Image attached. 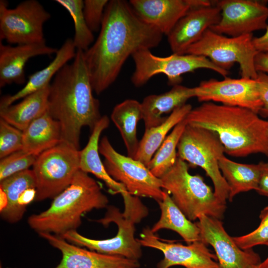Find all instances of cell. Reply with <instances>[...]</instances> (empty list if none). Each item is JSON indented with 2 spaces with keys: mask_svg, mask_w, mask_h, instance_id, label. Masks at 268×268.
I'll return each instance as SVG.
<instances>
[{
  "mask_svg": "<svg viewBox=\"0 0 268 268\" xmlns=\"http://www.w3.org/2000/svg\"><path fill=\"white\" fill-rule=\"evenodd\" d=\"M267 136L268 139V125L267 128Z\"/></svg>",
  "mask_w": 268,
  "mask_h": 268,
  "instance_id": "42",
  "label": "cell"
},
{
  "mask_svg": "<svg viewBox=\"0 0 268 268\" xmlns=\"http://www.w3.org/2000/svg\"><path fill=\"white\" fill-rule=\"evenodd\" d=\"M22 132V149L36 156L61 142V124L51 116L48 111L33 121Z\"/></svg>",
  "mask_w": 268,
  "mask_h": 268,
  "instance_id": "24",
  "label": "cell"
},
{
  "mask_svg": "<svg viewBox=\"0 0 268 268\" xmlns=\"http://www.w3.org/2000/svg\"><path fill=\"white\" fill-rule=\"evenodd\" d=\"M192 97H195V87L180 84L164 93L145 97L141 103L145 131L161 125L167 118L164 114H170Z\"/></svg>",
  "mask_w": 268,
  "mask_h": 268,
  "instance_id": "21",
  "label": "cell"
},
{
  "mask_svg": "<svg viewBox=\"0 0 268 268\" xmlns=\"http://www.w3.org/2000/svg\"><path fill=\"white\" fill-rule=\"evenodd\" d=\"M109 1L108 0H83V14L86 23L92 32L100 31Z\"/></svg>",
  "mask_w": 268,
  "mask_h": 268,
  "instance_id": "36",
  "label": "cell"
},
{
  "mask_svg": "<svg viewBox=\"0 0 268 268\" xmlns=\"http://www.w3.org/2000/svg\"><path fill=\"white\" fill-rule=\"evenodd\" d=\"M76 52L72 39H67L58 50L54 60L46 67L29 76L25 86L17 92L1 98L0 108L13 104L16 101L23 99L50 84L52 78L61 68L74 58Z\"/></svg>",
  "mask_w": 268,
  "mask_h": 268,
  "instance_id": "22",
  "label": "cell"
},
{
  "mask_svg": "<svg viewBox=\"0 0 268 268\" xmlns=\"http://www.w3.org/2000/svg\"><path fill=\"white\" fill-rule=\"evenodd\" d=\"M259 217L260 223L256 229L246 235L233 237L241 249H252L260 245L268 246V206L261 210Z\"/></svg>",
  "mask_w": 268,
  "mask_h": 268,
  "instance_id": "34",
  "label": "cell"
},
{
  "mask_svg": "<svg viewBox=\"0 0 268 268\" xmlns=\"http://www.w3.org/2000/svg\"><path fill=\"white\" fill-rule=\"evenodd\" d=\"M36 188L32 170H24L1 181L0 190L5 193L7 199L6 206L0 211L2 218L9 223L19 221L25 212L19 205V200L25 190Z\"/></svg>",
  "mask_w": 268,
  "mask_h": 268,
  "instance_id": "30",
  "label": "cell"
},
{
  "mask_svg": "<svg viewBox=\"0 0 268 268\" xmlns=\"http://www.w3.org/2000/svg\"><path fill=\"white\" fill-rule=\"evenodd\" d=\"M0 268H2L1 267V266H0Z\"/></svg>",
  "mask_w": 268,
  "mask_h": 268,
  "instance_id": "43",
  "label": "cell"
},
{
  "mask_svg": "<svg viewBox=\"0 0 268 268\" xmlns=\"http://www.w3.org/2000/svg\"><path fill=\"white\" fill-rule=\"evenodd\" d=\"M38 156L28 153L22 149L1 159L0 181L33 166Z\"/></svg>",
  "mask_w": 268,
  "mask_h": 268,
  "instance_id": "33",
  "label": "cell"
},
{
  "mask_svg": "<svg viewBox=\"0 0 268 268\" xmlns=\"http://www.w3.org/2000/svg\"><path fill=\"white\" fill-rule=\"evenodd\" d=\"M40 236L61 253L62 259L54 268H139L138 260L102 254L72 244L49 233Z\"/></svg>",
  "mask_w": 268,
  "mask_h": 268,
  "instance_id": "17",
  "label": "cell"
},
{
  "mask_svg": "<svg viewBox=\"0 0 268 268\" xmlns=\"http://www.w3.org/2000/svg\"><path fill=\"white\" fill-rule=\"evenodd\" d=\"M137 241L141 246L162 252L164 257L157 265V268H169L181 266L185 268H219L217 257L202 241L188 245L163 241L153 233L151 228H144Z\"/></svg>",
  "mask_w": 268,
  "mask_h": 268,
  "instance_id": "16",
  "label": "cell"
},
{
  "mask_svg": "<svg viewBox=\"0 0 268 268\" xmlns=\"http://www.w3.org/2000/svg\"><path fill=\"white\" fill-rule=\"evenodd\" d=\"M195 97L200 102H217L222 104L250 109L259 114L262 102L256 79L225 77L210 79L195 87Z\"/></svg>",
  "mask_w": 268,
  "mask_h": 268,
  "instance_id": "15",
  "label": "cell"
},
{
  "mask_svg": "<svg viewBox=\"0 0 268 268\" xmlns=\"http://www.w3.org/2000/svg\"><path fill=\"white\" fill-rule=\"evenodd\" d=\"M207 0H131L129 3L144 23L168 35L177 22L191 8L209 5Z\"/></svg>",
  "mask_w": 268,
  "mask_h": 268,
  "instance_id": "18",
  "label": "cell"
},
{
  "mask_svg": "<svg viewBox=\"0 0 268 268\" xmlns=\"http://www.w3.org/2000/svg\"><path fill=\"white\" fill-rule=\"evenodd\" d=\"M256 79L262 102L258 115L263 118H268V74L259 72Z\"/></svg>",
  "mask_w": 268,
  "mask_h": 268,
  "instance_id": "37",
  "label": "cell"
},
{
  "mask_svg": "<svg viewBox=\"0 0 268 268\" xmlns=\"http://www.w3.org/2000/svg\"><path fill=\"white\" fill-rule=\"evenodd\" d=\"M50 13L36 0H26L13 8L0 1V39L9 44L21 45L45 41L43 26Z\"/></svg>",
  "mask_w": 268,
  "mask_h": 268,
  "instance_id": "12",
  "label": "cell"
},
{
  "mask_svg": "<svg viewBox=\"0 0 268 268\" xmlns=\"http://www.w3.org/2000/svg\"><path fill=\"white\" fill-rule=\"evenodd\" d=\"M111 119L119 130L127 149L128 156L134 158L139 142L136 128L142 120L141 104L134 99H127L113 109Z\"/></svg>",
  "mask_w": 268,
  "mask_h": 268,
  "instance_id": "27",
  "label": "cell"
},
{
  "mask_svg": "<svg viewBox=\"0 0 268 268\" xmlns=\"http://www.w3.org/2000/svg\"><path fill=\"white\" fill-rule=\"evenodd\" d=\"M258 268H268V257L265 261L261 262Z\"/></svg>",
  "mask_w": 268,
  "mask_h": 268,
  "instance_id": "41",
  "label": "cell"
},
{
  "mask_svg": "<svg viewBox=\"0 0 268 268\" xmlns=\"http://www.w3.org/2000/svg\"><path fill=\"white\" fill-rule=\"evenodd\" d=\"M132 57L135 69L131 81L136 87L143 86L153 76L159 74L165 75L168 84L173 86L182 82V75L198 69H210L224 77L229 73L208 58L199 55L173 53L170 56L161 57L153 55L150 50L145 49L135 52Z\"/></svg>",
  "mask_w": 268,
  "mask_h": 268,
  "instance_id": "10",
  "label": "cell"
},
{
  "mask_svg": "<svg viewBox=\"0 0 268 268\" xmlns=\"http://www.w3.org/2000/svg\"><path fill=\"white\" fill-rule=\"evenodd\" d=\"M99 151L104 158L103 164L108 174L130 194L151 198L157 202L162 200L165 191L160 178L143 163L117 152L106 136L99 142Z\"/></svg>",
  "mask_w": 268,
  "mask_h": 268,
  "instance_id": "11",
  "label": "cell"
},
{
  "mask_svg": "<svg viewBox=\"0 0 268 268\" xmlns=\"http://www.w3.org/2000/svg\"><path fill=\"white\" fill-rule=\"evenodd\" d=\"M109 118L104 115L95 125L87 144L80 150L79 169L88 174H92L102 180L114 193L122 195L128 192L123 185L114 180L108 174L99 156L100 136L102 132L109 127Z\"/></svg>",
  "mask_w": 268,
  "mask_h": 268,
  "instance_id": "23",
  "label": "cell"
},
{
  "mask_svg": "<svg viewBox=\"0 0 268 268\" xmlns=\"http://www.w3.org/2000/svg\"><path fill=\"white\" fill-rule=\"evenodd\" d=\"M186 125L184 119L173 128L148 163L147 167L155 177H161L176 163L177 146Z\"/></svg>",
  "mask_w": 268,
  "mask_h": 268,
  "instance_id": "31",
  "label": "cell"
},
{
  "mask_svg": "<svg viewBox=\"0 0 268 268\" xmlns=\"http://www.w3.org/2000/svg\"><path fill=\"white\" fill-rule=\"evenodd\" d=\"M192 109L191 105L186 103L175 109L161 125L145 130L134 159L147 166L167 134L182 121Z\"/></svg>",
  "mask_w": 268,
  "mask_h": 268,
  "instance_id": "29",
  "label": "cell"
},
{
  "mask_svg": "<svg viewBox=\"0 0 268 268\" xmlns=\"http://www.w3.org/2000/svg\"><path fill=\"white\" fill-rule=\"evenodd\" d=\"M255 67L258 72L268 74V53L258 52L255 58Z\"/></svg>",
  "mask_w": 268,
  "mask_h": 268,
  "instance_id": "39",
  "label": "cell"
},
{
  "mask_svg": "<svg viewBox=\"0 0 268 268\" xmlns=\"http://www.w3.org/2000/svg\"><path fill=\"white\" fill-rule=\"evenodd\" d=\"M123 200V212L114 206H108L105 216L97 220L104 226L115 223L118 232L114 237L93 239L82 235L76 230H72L61 237L72 244L92 251L138 261L142 255V246L135 237V225L148 215V210L137 197L129 196Z\"/></svg>",
  "mask_w": 268,
  "mask_h": 268,
  "instance_id": "5",
  "label": "cell"
},
{
  "mask_svg": "<svg viewBox=\"0 0 268 268\" xmlns=\"http://www.w3.org/2000/svg\"><path fill=\"white\" fill-rule=\"evenodd\" d=\"M188 165L178 157L175 164L160 178L163 190L191 221L202 215L221 220L226 204L217 198L201 176L190 173Z\"/></svg>",
  "mask_w": 268,
  "mask_h": 268,
  "instance_id": "6",
  "label": "cell"
},
{
  "mask_svg": "<svg viewBox=\"0 0 268 268\" xmlns=\"http://www.w3.org/2000/svg\"><path fill=\"white\" fill-rule=\"evenodd\" d=\"M260 175L256 192L260 195L268 197V162L261 161Z\"/></svg>",
  "mask_w": 268,
  "mask_h": 268,
  "instance_id": "38",
  "label": "cell"
},
{
  "mask_svg": "<svg viewBox=\"0 0 268 268\" xmlns=\"http://www.w3.org/2000/svg\"><path fill=\"white\" fill-rule=\"evenodd\" d=\"M201 240L214 249L219 268H258L259 255L252 249H241L225 230L221 220L202 215L196 222Z\"/></svg>",
  "mask_w": 268,
  "mask_h": 268,
  "instance_id": "14",
  "label": "cell"
},
{
  "mask_svg": "<svg viewBox=\"0 0 268 268\" xmlns=\"http://www.w3.org/2000/svg\"><path fill=\"white\" fill-rule=\"evenodd\" d=\"M220 9L213 1L209 5L193 7L176 24L167 35L173 54H185L204 32L220 20Z\"/></svg>",
  "mask_w": 268,
  "mask_h": 268,
  "instance_id": "19",
  "label": "cell"
},
{
  "mask_svg": "<svg viewBox=\"0 0 268 268\" xmlns=\"http://www.w3.org/2000/svg\"><path fill=\"white\" fill-rule=\"evenodd\" d=\"M184 121L215 133L229 155L261 153L268 157V121L250 109L205 102L192 108Z\"/></svg>",
  "mask_w": 268,
  "mask_h": 268,
  "instance_id": "3",
  "label": "cell"
},
{
  "mask_svg": "<svg viewBox=\"0 0 268 268\" xmlns=\"http://www.w3.org/2000/svg\"><path fill=\"white\" fill-rule=\"evenodd\" d=\"M224 153V147L215 133L186 124L177 146V156L190 165L201 168L211 179L216 196L226 204L229 188L218 165Z\"/></svg>",
  "mask_w": 268,
  "mask_h": 268,
  "instance_id": "7",
  "label": "cell"
},
{
  "mask_svg": "<svg viewBox=\"0 0 268 268\" xmlns=\"http://www.w3.org/2000/svg\"><path fill=\"white\" fill-rule=\"evenodd\" d=\"M108 202L97 182L79 169L69 186L54 198L50 207L29 216L28 223L39 234L49 233L62 237L76 230L83 214L107 207Z\"/></svg>",
  "mask_w": 268,
  "mask_h": 268,
  "instance_id": "4",
  "label": "cell"
},
{
  "mask_svg": "<svg viewBox=\"0 0 268 268\" xmlns=\"http://www.w3.org/2000/svg\"><path fill=\"white\" fill-rule=\"evenodd\" d=\"M164 191L162 200L158 202L160 216L151 228V231L155 233L163 229L171 230L177 233L187 244L201 240L200 231L197 223L189 220L176 205L170 195Z\"/></svg>",
  "mask_w": 268,
  "mask_h": 268,
  "instance_id": "26",
  "label": "cell"
},
{
  "mask_svg": "<svg viewBox=\"0 0 268 268\" xmlns=\"http://www.w3.org/2000/svg\"><path fill=\"white\" fill-rule=\"evenodd\" d=\"M80 150L64 142L42 152L33 165L35 201L55 198L71 184L79 170Z\"/></svg>",
  "mask_w": 268,
  "mask_h": 268,
  "instance_id": "9",
  "label": "cell"
},
{
  "mask_svg": "<svg viewBox=\"0 0 268 268\" xmlns=\"http://www.w3.org/2000/svg\"><path fill=\"white\" fill-rule=\"evenodd\" d=\"M93 91L84 52L76 50L73 61L61 68L50 84L48 112L61 124L60 142L79 150L81 129L88 127L92 132L102 117Z\"/></svg>",
  "mask_w": 268,
  "mask_h": 268,
  "instance_id": "2",
  "label": "cell"
},
{
  "mask_svg": "<svg viewBox=\"0 0 268 268\" xmlns=\"http://www.w3.org/2000/svg\"><path fill=\"white\" fill-rule=\"evenodd\" d=\"M266 30L262 36L253 37V43L259 52L268 53V26Z\"/></svg>",
  "mask_w": 268,
  "mask_h": 268,
  "instance_id": "40",
  "label": "cell"
},
{
  "mask_svg": "<svg viewBox=\"0 0 268 268\" xmlns=\"http://www.w3.org/2000/svg\"><path fill=\"white\" fill-rule=\"evenodd\" d=\"M58 49L48 46L46 41L36 43L4 45L0 42V87L25 83L24 67L31 58L56 54Z\"/></svg>",
  "mask_w": 268,
  "mask_h": 268,
  "instance_id": "20",
  "label": "cell"
},
{
  "mask_svg": "<svg viewBox=\"0 0 268 268\" xmlns=\"http://www.w3.org/2000/svg\"><path fill=\"white\" fill-rule=\"evenodd\" d=\"M218 165L229 188V201H232L234 197L241 193L256 191L260 175L259 163H237L224 155L219 159Z\"/></svg>",
  "mask_w": 268,
  "mask_h": 268,
  "instance_id": "28",
  "label": "cell"
},
{
  "mask_svg": "<svg viewBox=\"0 0 268 268\" xmlns=\"http://www.w3.org/2000/svg\"><path fill=\"white\" fill-rule=\"evenodd\" d=\"M50 84L26 96L18 103L0 108V118L23 131L48 111Z\"/></svg>",
  "mask_w": 268,
  "mask_h": 268,
  "instance_id": "25",
  "label": "cell"
},
{
  "mask_svg": "<svg viewBox=\"0 0 268 268\" xmlns=\"http://www.w3.org/2000/svg\"><path fill=\"white\" fill-rule=\"evenodd\" d=\"M215 3L220 9L221 18L209 28L215 33L238 37L253 34L268 26L266 0H220Z\"/></svg>",
  "mask_w": 268,
  "mask_h": 268,
  "instance_id": "13",
  "label": "cell"
},
{
  "mask_svg": "<svg viewBox=\"0 0 268 268\" xmlns=\"http://www.w3.org/2000/svg\"><path fill=\"white\" fill-rule=\"evenodd\" d=\"M253 34L227 37L208 29L185 54L204 56L226 70L238 63L241 77L256 79L258 72L254 62L259 52L253 45Z\"/></svg>",
  "mask_w": 268,
  "mask_h": 268,
  "instance_id": "8",
  "label": "cell"
},
{
  "mask_svg": "<svg viewBox=\"0 0 268 268\" xmlns=\"http://www.w3.org/2000/svg\"><path fill=\"white\" fill-rule=\"evenodd\" d=\"M71 16L74 29L73 42L76 50L86 51L94 41L93 32L88 27L83 14V0H56Z\"/></svg>",
  "mask_w": 268,
  "mask_h": 268,
  "instance_id": "32",
  "label": "cell"
},
{
  "mask_svg": "<svg viewBox=\"0 0 268 268\" xmlns=\"http://www.w3.org/2000/svg\"><path fill=\"white\" fill-rule=\"evenodd\" d=\"M23 132L0 119V158L22 149Z\"/></svg>",
  "mask_w": 268,
  "mask_h": 268,
  "instance_id": "35",
  "label": "cell"
},
{
  "mask_svg": "<svg viewBox=\"0 0 268 268\" xmlns=\"http://www.w3.org/2000/svg\"><path fill=\"white\" fill-rule=\"evenodd\" d=\"M99 35L84 58L93 91L100 94L118 77L124 63L135 52L158 46L163 34L142 22L129 2L110 0Z\"/></svg>",
  "mask_w": 268,
  "mask_h": 268,
  "instance_id": "1",
  "label": "cell"
}]
</instances>
